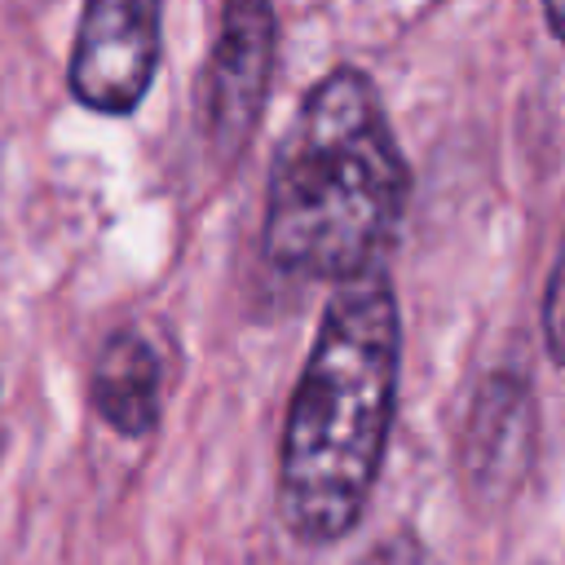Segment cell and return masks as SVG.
Wrapping results in <instances>:
<instances>
[{
	"mask_svg": "<svg viewBox=\"0 0 565 565\" xmlns=\"http://www.w3.org/2000/svg\"><path fill=\"white\" fill-rule=\"evenodd\" d=\"M402 371V318L384 269L331 291L278 441V516L296 543L344 539L375 490Z\"/></svg>",
	"mask_w": 565,
	"mask_h": 565,
	"instance_id": "6da1fadb",
	"label": "cell"
},
{
	"mask_svg": "<svg viewBox=\"0 0 565 565\" xmlns=\"http://www.w3.org/2000/svg\"><path fill=\"white\" fill-rule=\"evenodd\" d=\"M411 168L380 88L358 66L327 71L296 106L265 190V256L282 274L349 282L380 269Z\"/></svg>",
	"mask_w": 565,
	"mask_h": 565,
	"instance_id": "7a4b0ae2",
	"label": "cell"
},
{
	"mask_svg": "<svg viewBox=\"0 0 565 565\" xmlns=\"http://www.w3.org/2000/svg\"><path fill=\"white\" fill-rule=\"evenodd\" d=\"M278 62V13L265 0L221 4L216 40L199 71V128L221 163H234L252 141Z\"/></svg>",
	"mask_w": 565,
	"mask_h": 565,
	"instance_id": "3957f363",
	"label": "cell"
},
{
	"mask_svg": "<svg viewBox=\"0 0 565 565\" xmlns=\"http://www.w3.org/2000/svg\"><path fill=\"white\" fill-rule=\"evenodd\" d=\"M159 4L150 0H93L79 13L71 62H66V88L84 110L97 115H128L150 93L163 31H159Z\"/></svg>",
	"mask_w": 565,
	"mask_h": 565,
	"instance_id": "277c9868",
	"label": "cell"
},
{
	"mask_svg": "<svg viewBox=\"0 0 565 565\" xmlns=\"http://www.w3.org/2000/svg\"><path fill=\"white\" fill-rule=\"evenodd\" d=\"M534 455V397L525 380L490 375L463 424L459 463L477 494H508L521 486Z\"/></svg>",
	"mask_w": 565,
	"mask_h": 565,
	"instance_id": "5b68a950",
	"label": "cell"
},
{
	"mask_svg": "<svg viewBox=\"0 0 565 565\" xmlns=\"http://www.w3.org/2000/svg\"><path fill=\"white\" fill-rule=\"evenodd\" d=\"M88 397L102 424H110L119 437L137 441L154 433L163 411V358L141 327H119L106 335L88 375Z\"/></svg>",
	"mask_w": 565,
	"mask_h": 565,
	"instance_id": "8992f818",
	"label": "cell"
},
{
	"mask_svg": "<svg viewBox=\"0 0 565 565\" xmlns=\"http://www.w3.org/2000/svg\"><path fill=\"white\" fill-rule=\"evenodd\" d=\"M539 318H543V344H547L552 362L565 366V238H561L556 260H552V269H547V287H543V309H539Z\"/></svg>",
	"mask_w": 565,
	"mask_h": 565,
	"instance_id": "52a82bcc",
	"label": "cell"
},
{
	"mask_svg": "<svg viewBox=\"0 0 565 565\" xmlns=\"http://www.w3.org/2000/svg\"><path fill=\"white\" fill-rule=\"evenodd\" d=\"M543 22H547L552 35L565 44V0H547V4H543Z\"/></svg>",
	"mask_w": 565,
	"mask_h": 565,
	"instance_id": "ba28073f",
	"label": "cell"
},
{
	"mask_svg": "<svg viewBox=\"0 0 565 565\" xmlns=\"http://www.w3.org/2000/svg\"><path fill=\"white\" fill-rule=\"evenodd\" d=\"M0 441H4V433H0Z\"/></svg>",
	"mask_w": 565,
	"mask_h": 565,
	"instance_id": "9c48e42d",
	"label": "cell"
}]
</instances>
